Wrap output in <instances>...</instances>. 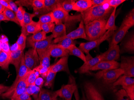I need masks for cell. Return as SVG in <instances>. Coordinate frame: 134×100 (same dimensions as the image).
<instances>
[{
    "instance_id": "58",
    "label": "cell",
    "mask_w": 134,
    "mask_h": 100,
    "mask_svg": "<svg viewBox=\"0 0 134 100\" xmlns=\"http://www.w3.org/2000/svg\"><path fill=\"white\" fill-rule=\"evenodd\" d=\"M10 51L13 52L18 51L19 50H20V49L18 44L15 43L13 45H12L10 47Z\"/></svg>"
},
{
    "instance_id": "27",
    "label": "cell",
    "mask_w": 134,
    "mask_h": 100,
    "mask_svg": "<svg viewBox=\"0 0 134 100\" xmlns=\"http://www.w3.org/2000/svg\"><path fill=\"white\" fill-rule=\"evenodd\" d=\"M69 54L70 55H73L81 59L83 62L87 61L86 57L84 55V53L80 49L76 46V45H72L68 49Z\"/></svg>"
},
{
    "instance_id": "46",
    "label": "cell",
    "mask_w": 134,
    "mask_h": 100,
    "mask_svg": "<svg viewBox=\"0 0 134 100\" xmlns=\"http://www.w3.org/2000/svg\"><path fill=\"white\" fill-rule=\"evenodd\" d=\"M125 1V0H104L102 4H107L108 6L113 8H117L118 6Z\"/></svg>"
},
{
    "instance_id": "6",
    "label": "cell",
    "mask_w": 134,
    "mask_h": 100,
    "mask_svg": "<svg viewBox=\"0 0 134 100\" xmlns=\"http://www.w3.org/2000/svg\"><path fill=\"white\" fill-rule=\"evenodd\" d=\"M53 37L52 34L47 36L46 39L37 42H26L28 47H31L36 50L39 57L44 54L46 50L52 44Z\"/></svg>"
},
{
    "instance_id": "31",
    "label": "cell",
    "mask_w": 134,
    "mask_h": 100,
    "mask_svg": "<svg viewBox=\"0 0 134 100\" xmlns=\"http://www.w3.org/2000/svg\"><path fill=\"white\" fill-rule=\"evenodd\" d=\"M37 15L35 13H30L25 12L24 15V20H23V25L22 27L21 33H23L26 36L28 35L27 33L26 27L29 23L33 21V19Z\"/></svg>"
},
{
    "instance_id": "63",
    "label": "cell",
    "mask_w": 134,
    "mask_h": 100,
    "mask_svg": "<svg viewBox=\"0 0 134 100\" xmlns=\"http://www.w3.org/2000/svg\"><path fill=\"white\" fill-rule=\"evenodd\" d=\"M58 100V97L56 98H54V99H53V100Z\"/></svg>"
},
{
    "instance_id": "3",
    "label": "cell",
    "mask_w": 134,
    "mask_h": 100,
    "mask_svg": "<svg viewBox=\"0 0 134 100\" xmlns=\"http://www.w3.org/2000/svg\"><path fill=\"white\" fill-rule=\"evenodd\" d=\"M83 92L88 100H105L100 89L90 81H86L83 85Z\"/></svg>"
},
{
    "instance_id": "8",
    "label": "cell",
    "mask_w": 134,
    "mask_h": 100,
    "mask_svg": "<svg viewBox=\"0 0 134 100\" xmlns=\"http://www.w3.org/2000/svg\"><path fill=\"white\" fill-rule=\"evenodd\" d=\"M24 60L25 65L30 70H33L40 65L39 56L36 50L29 49L24 54Z\"/></svg>"
},
{
    "instance_id": "13",
    "label": "cell",
    "mask_w": 134,
    "mask_h": 100,
    "mask_svg": "<svg viewBox=\"0 0 134 100\" xmlns=\"http://www.w3.org/2000/svg\"><path fill=\"white\" fill-rule=\"evenodd\" d=\"M68 57H62L55 63L49 67V71L57 73L64 71L69 73L70 70L68 65Z\"/></svg>"
},
{
    "instance_id": "7",
    "label": "cell",
    "mask_w": 134,
    "mask_h": 100,
    "mask_svg": "<svg viewBox=\"0 0 134 100\" xmlns=\"http://www.w3.org/2000/svg\"><path fill=\"white\" fill-rule=\"evenodd\" d=\"M54 23L55 25L64 24L68 21L77 20L76 16H70L69 13L65 10L62 7H58L52 11Z\"/></svg>"
},
{
    "instance_id": "50",
    "label": "cell",
    "mask_w": 134,
    "mask_h": 100,
    "mask_svg": "<svg viewBox=\"0 0 134 100\" xmlns=\"http://www.w3.org/2000/svg\"><path fill=\"white\" fill-rule=\"evenodd\" d=\"M1 50L2 51L8 54L10 56L11 51L10 49V46L8 41L1 43Z\"/></svg>"
},
{
    "instance_id": "4",
    "label": "cell",
    "mask_w": 134,
    "mask_h": 100,
    "mask_svg": "<svg viewBox=\"0 0 134 100\" xmlns=\"http://www.w3.org/2000/svg\"><path fill=\"white\" fill-rule=\"evenodd\" d=\"M124 74V71L121 68L109 70H102L96 74L97 79H102L107 84L115 82L120 77Z\"/></svg>"
},
{
    "instance_id": "14",
    "label": "cell",
    "mask_w": 134,
    "mask_h": 100,
    "mask_svg": "<svg viewBox=\"0 0 134 100\" xmlns=\"http://www.w3.org/2000/svg\"><path fill=\"white\" fill-rule=\"evenodd\" d=\"M104 58V53L99 55L95 57L87 60L84 62L82 65L78 68L77 72L80 74H84L89 72L90 69L96 65L101 61H103Z\"/></svg>"
},
{
    "instance_id": "39",
    "label": "cell",
    "mask_w": 134,
    "mask_h": 100,
    "mask_svg": "<svg viewBox=\"0 0 134 100\" xmlns=\"http://www.w3.org/2000/svg\"><path fill=\"white\" fill-rule=\"evenodd\" d=\"M3 13L7 19L9 20V21L13 22L17 25H20L16 18L15 13L13 10L5 8Z\"/></svg>"
},
{
    "instance_id": "59",
    "label": "cell",
    "mask_w": 134,
    "mask_h": 100,
    "mask_svg": "<svg viewBox=\"0 0 134 100\" xmlns=\"http://www.w3.org/2000/svg\"><path fill=\"white\" fill-rule=\"evenodd\" d=\"M4 21H9V20L6 17L3 13H0V22Z\"/></svg>"
},
{
    "instance_id": "45",
    "label": "cell",
    "mask_w": 134,
    "mask_h": 100,
    "mask_svg": "<svg viewBox=\"0 0 134 100\" xmlns=\"http://www.w3.org/2000/svg\"><path fill=\"white\" fill-rule=\"evenodd\" d=\"M75 2V1L74 0L64 1L62 4V7L65 10L69 13L70 11L73 10V6Z\"/></svg>"
},
{
    "instance_id": "1",
    "label": "cell",
    "mask_w": 134,
    "mask_h": 100,
    "mask_svg": "<svg viewBox=\"0 0 134 100\" xmlns=\"http://www.w3.org/2000/svg\"><path fill=\"white\" fill-rule=\"evenodd\" d=\"M113 9L106 4L91 7L78 15L79 20L85 25L95 20H108Z\"/></svg>"
},
{
    "instance_id": "37",
    "label": "cell",
    "mask_w": 134,
    "mask_h": 100,
    "mask_svg": "<svg viewBox=\"0 0 134 100\" xmlns=\"http://www.w3.org/2000/svg\"><path fill=\"white\" fill-rule=\"evenodd\" d=\"M38 22L41 25L46 23H54L52 12H50L47 14L41 15L39 17V20Z\"/></svg>"
},
{
    "instance_id": "20",
    "label": "cell",
    "mask_w": 134,
    "mask_h": 100,
    "mask_svg": "<svg viewBox=\"0 0 134 100\" xmlns=\"http://www.w3.org/2000/svg\"><path fill=\"white\" fill-rule=\"evenodd\" d=\"M24 51L19 50L11 52L10 55V64L14 65L15 68L16 74L18 73L19 66L23 56L24 55Z\"/></svg>"
},
{
    "instance_id": "2",
    "label": "cell",
    "mask_w": 134,
    "mask_h": 100,
    "mask_svg": "<svg viewBox=\"0 0 134 100\" xmlns=\"http://www.w3.org/2000/svg\"><path fill=\"white\" fill-rule=\"evenodd\" d=\"M107 20H95L85 25V33L87 40L90 41L98 39L107 32L106 25Z\"/></svg>"
},
{
    "instance_id": "21",
    "label": "cell",
    "mask_w": 134,
    "mask_h": 100,
    "mask_svg": "<svg viewBox=\"0 0 134 100\" xmlns=\"http://www.w3.org/2000/svg\"><path fill=\"white\" fill-rule=\"evenodd\" d=\"M92 7L91 0H79L75 2L73 10L82 13Z\"/></svg>"
},
{
    "instance_id": "22",
    "label": "cell",
    "mask_w": 134,
    "mask_h": 100,
    "mask_svg": "<svg viewBox=\"0 0 134 100\" xmlns=\"http://www.w3.org/2000/svg\"><path fill=\"white\" fill-rule=\"evenodd\" d=\"M31 70H32L29 69V68H28L26 65H25V60H24V54L22 58L19 69L18 73L16 74L17 75H16V78L14 81V83L15 84H17L19 80L21 79L24 77H25L27 74Z\"/></svg>"
},
{
    "instance_id": "26",
    "label": "cell",
    "mask_w": 134,
    "mask_h": 100,
    "mask_svg": "<svg viewBox=\"0 0 134 100\" xmlns=\"http://www.w3.org/2000/svg\"><path fill=\"white\" fill-rule=\"evenodd\" d=\"M116 8H114L110 16L107 21L106 25V29L107 31H114L117 29V27L115 25V19H116Z\"/></svg>"
},
{
    "instance_id": "19",
    "label": "cell",
    "mask_w": 134,
    "mask_h": 100,
    "mask_svg": "<svg viewBox=\"0 0 134 100\" xmlns=\"http://www.w3.org/2000/svg\"><path fill=\"white\" fill-rule=\"evenodd\" d=\"M27 87L25 76L19 80L9 99L11 100H15L19 95L26 92Z\"/></svg>"
},
{
    "instance_id": "23",
    "label": "cell",
    "mask_w": 134,
    "mask_h": 100,
    "mask_svg": "<svg viewBox=\"0 0 134 100\" xmlns=\"http://www.w3.org/2000/svg\"><path fill=\"white\" fill-rule=\"evenodd\" d=\"M52 33L53 38L55 39L62 38L67 34L65 25L64 24L56 25Z\"/></svg>"
},
{
    "instance_id": "36",
    "label": "cell",
    "mask_w": 134,
    "mask_h": 100,
    "mask_svg": "<svg viewBox=\"0 0 134 100\" xmlns=\"http://www.w3.org/2000/svg\"><path fill=\"white\" fill-rule=\"evenodd\" d=\"M56 74V73L49 71L48 74L45 79L44 85L48 88H52L54 85V81L55 80Z\"/></svg>"
},
{
    "instance_id": "51",
    "label": "cell",
    "mask_w": 134,
    "mask_h": 100,
    "mask_svg": "<svg viewBox=\"0 0 134 100\" xmlns=\"http://www.w3.org/2000/svg\"><path fill=\"white\" fill-rule=\"evenodd\" d=\"M33 1V0H32ZM32 1H17L15 2L16 4L19 5V6H25L28 7L32 6Z\"/></svg>"
},
{
    "instance_id": "17",
    "label": "cell",
    "mask_w": 134,
    "mask_h": 100,
    "mask_svg": "<svg viewBox=\"0 0 134 100\" xmlns=\"http://www.w3.org/2000/svg\"><path fill=\"white\" fill-rule=\"evenodd\" d=\"M120 49L119 46L114 45L109 47L107 51L104 52L103 61H116L120 57Z\"/></svg>"
},
{
    "instance_id": "57",
    "label": "cell",
    "mask_w": 134,
    "mask_h": 100,
    "mask_svg": "<svg viewBox=\"0 0 134 100\" xmlns=\"http://www.w3.org/2000/svg\"><path fill=\"white\" fill-rule=\"evenodd\" d=\"M0 3L3 5L6 9H9L13 10L11 7H10L9 4L8 3L7 0H0Z\"/></svg>"
},
{
    "instance_id": "52",
    "label": "cell",
    "mask_w": 134,
    "mask_h": 100,
    "mask_svg": "<svg viewBox=\"0 0 134 100\" xmlns=\"http://www.w3.org/2000/svg\"><path fill=\"white\" fill-rule=\"evenodd\" d=\"M15 100H32V99L30 95L27 92H25L17 97Z\"/></svg>"
},
{
    "instance_id": "56",
    "label": "cell",
    "mask_w": 134,
    "mask_h": 100,
    "mask_svg": "<svg viewBox=\"0 0 134 100\" xmlns=\"http://www.w3.org/2000/svg\"><path fill=\"white\" fill-rule=\"evenodd\" d=\"M104 1V0H91L92 7L102 5Z\"/></svg>"
},
{
    "instance_id": "33",
    "label": "cell",
    "mask_w": 134,
    "mask_h": 100,
    "mask_svg": "<svg viewBox=\"0 0 134 100\" xmlns=\"http://www.w3.org/2000/svg\"><path fill=\"white\" fill-rule=\"evenodd\" d=\"M121 25L126 26L130 28L134 25V9H133L128 14L126 15L123 21L121 24Z\"/></svg>"
},
{
    "instance_id": "15",
    "label": "cell",
    "mask_w": 134,
    "mask_h": 100,
    "mask_svg": "<svg viewBox=\"0 0 134 100\" xmlns=\"http://www.w3.org/2000/svg\"><path fill=\"white\" fill-rule=\"evenodd\" d=\"M120 63L116 61H102L92 68L90 70H109L119 68Z\"/></svg>"
},
{
    "instance_id": "38",
    "label": "cell",
    "mask_w": 134,
    "mask_h": 100,
    "mask_svg": "<svg viewBox=\"0 0 134 100\" xmlns=\"http://www.w3.org/2000/svg\"><path fill=\"white\" fill-rule=\"evenodd\" d=\"M123 50L127 52L133 53L134 52V34L129 37L123 45Z\"/></svg>"
},
{
    "instance_id": "28",
    "label": "cell",
    "mask_w": 134,
    "mask_h": 100,
    "mask_svg": "<svg viewBox=\"0 0 134 100\" xmlns=\"http://www.w3.org/2000/svg\"><path fill=\"white\" fill-rule=\"evenodd\" d=\"M9 65V55L2 51H0V67L3 70H8Z\"/></svg>"
},
{
    "instance_id": "43",
    "label": "cell",
    "mask_w": 134,
    "mask_h": 100,
    "mask_svg": "<svg viewBox=\"0 0 134 100\" xmlns=\"http://www.w3.org/2000/svg\"><path fill=\"white\" fill-rule=\"evenodd\" d=\"M26 41L27 36L23 33H21L16 43L18 44L20 50L24 51V49L26 47Z\"/></svg>"
},
{
    "instance_id": "35",
    "label": "cell",
    "mask_w": 134,
    "mask_h": 100,
    "mask_svg": "<svg viewBox=\"0 0 134 100\" xmlns=\"http://www.w3.org/2000/svg\"><path fill=\"white\" fill-rule=\"evenodd\" d=\"M41 89L35 85L27 87L26 92L30 96H32L35 100H38L39 94Z\"/></svg>"
},
{
    "instance_id": "44",
    "label": "cell",
    "mask_w": 134,
    "mask_h": 100,
    "mask_svg": "<svg viewBox=\"0 0 134 100\" xmlns=\"http://www.w3.org/2000/svg\"><path fill=\"white\" fill-rule=\"evenodd\" d=\"M45 0H33L32 7L34 13L40 10L44 7Z\"/></svg>"
},
{
    "instance_id": "48",
    "label": "cell",
    "mask_w": 134,
    "mask_h": 100,
    "mask_svg": "<svg viewBox=\"0 0 134 100\" xmlns=\"http://www.w3.org/2000/svg\"><path fill=\"white\" fill-rule=\"evenodd\" d=\"M122 87L131 100H134V84L127 86H123Z\"/></svg>"
},
{
    "instance_id": "24",
    "label": "cell",
    "mask_w": 134,
    "mask_h": 100,
    "mask_svg": "<svg viewBox=\"0 0 134 100\" xmlns=\"http://www.w3.org/2000/svg\"><path fill=\"white\" fill-rule=\"evenodd\" d=\"M58 97L55 91L41 88L39 94L38 100H52Z\"/></svg>"
},
{
    "instance_id": "55",
    "label": "cell",
    "mask_w": 134,
    "mask_h": 100,
    "mask_svg": "<svg viewBox=\"0 0 134 100\" xmlns=\"http://www.w3.org/2000/svg\"><path fill=\"white\" fill-rule=\"evenodd\" d=\"M7 1L8 3L10 5L13 10L15 12V13H16L18 8V7H17V5L15 3H14L12 1H8V0H7Z\"/></svg>"
},
{
    "instance_id": "62",
    "label": "cell",
    "mask_w": 134,
    "mask_h": 100,
    "mask_svg": "<svg viewBox=\"0 0 134 100\" xmlns=\"http://www.w3.org/2000/svg\"><path fill=\"white\" fill-rule=\"evenodd\" d=\"M88 100L86 98V96H85V94H84L83 91H82V97L81 98V100Z\"/></svg>"
},
{
    "instance_id": "49",
    "label": "cell",
    "mask_w": 134,
    "mask_h": 100,
    "mask_svg": "<svg viewBox=\"0 0 134 100\" xmlns=\"http://www.w3.org/2000/svg\"><path fill=\"white\" fill-rule=\"evenodd\" d=\"M115 95L117 100H131L125 91L123 89L118 91Z\"/></svg>"
},
{
    "instance_id": "32",
    "label": "cell",
    "mask_w": 134,
    "mask_h": 100,
    "mask_svg": "<svg viewBox=\"0 0 134 100\" xmlns=\"http://www.w3.org/2000/svg\"><path fill=\"white\" fill-rule=\"evenodd\" d=\"M47 34L43 31L33 34L27 38V42H37L41 41L46 39Z\"/></svg>"
},
{
    "instance_id": "12",
    "label": "cell",
    "mask_w": 134,
    "mask_h": 100,
    "mask_svg": "<svg viewBox=\"0 0 134 100\" xmlns=\"http://www.w3.org/2000/svg\"><path fill=\"white\" fill-rule=\"evenodd\" d=\"M63 1H64L61 0H45L43 8L34 13L37 15L52 12L57 8L62 7Z\"/></svg>"
},
{
    "instance_id": "34",
    "label": "cell",
    "mask_w": 134,
    "mask_h": 100,
    "mask_svg": "<svg viewBox=\"0 0 134 100\" xmlns=\"http://www.w3.org/2000/svg\"><path fill=\"white\" fill-rule=\"evenodd\" d=\"M50 56L49 50L47 49L44 54L39 57L40 64L43 67H49L50 65Z\"/></svg>"
},
{
    "instance_id": "16",
    "label": "cell",
    "mask_w": 134,
    "mask_h": 100,
    "mask_svg": "<svg viewBox=\"0 0 134 100\" xmlns=\"http://www.w3.org/2000/svg\"><path fill=\"white\" fill-rule=\"evenodd\" d=\"M50 56L53 57H68L69 55L68 50L65 49L59 45L58 44H53L48 47Z\"/></svg>"
},
{
    "instance_id": "18",
    "label": "cell",
    "mask_w": 134,
    "mask_h": 100,
    "mask_svg": "<svg viewBox=\"0 0 134 100\" xmlns=\"http://www.w3.org/2000/svg\"><path fill=\"white\" fill-rule=\"evenodd\" d=\"M130 28H131L129 27L122 26L121 25L118 30L113 35L111 42L109 45V47L114 45H118V44L123 39V38Z\"/></svg>"
},
{
    "instance_id": "5",
    "label": "cell",
    "mask_w": 134,
    "mask_h": 100,
    "mask_svg": "<svg viewBox=\"0 0 134 100\" xmlns=\"http://www.w3.org/2000/svg\"><path fill=\"white\" fill-rule=\"evenodd\" d=\"M114 31H107L104 35L98 39L86 43H81L79 45V48L83 52L88 55L92 50L96 48L100 45L102 43L108 39L114 34Z\"/></svg>"
},
{
    "instance_id": "41",
    "label": "cell",
    "mask_w": 134,
    "mask_h": 100,
    "mask_svg": "<svg viewBox=\"0 0 134 100\" xmlns=\"http://www.w3.org/2000/svg\"><path fill=\"white\" fill-rule=\"evenodd\" d=\"M25 12V9L22 7L19 6L15 13L17 20L19 22V25L21 27L23 26L24 15Z\"/></svg>"
},
{
    "instance_id": "30",
    "label": "cell",
    "mask_w": 134,
    "mask_h": 100,
    "mask_svg": "<svg viewBox=\"0 0 134 100\" xmlns=\"http://www.w3.org/2000/svg\"><path fill=\"white\" fill-rule=\"evenodd\" d=\"M26 30L28 34H34L41 31V25L38 22L33 21L26 27Z\"/></svg>"
},
{
    "instance_id": "40",
    "label": "cell",
    "mask_w": 134,
    "mask_h": 100,
    "mask_svg": "<svg viewBox=\"0 0 134 100\" xmlns=\"http://www.w3.org/2000/svg\"><path fill=\"white\" fill-rule=\"evenodd\" d=\"M76 41L69 38H65L58 43L59 45L62 48L68 50L72 45H76Z\"/></svg>"
},
{
    "instance_id": "29",
    "label": "cell",
    "mask_w": 134,
    "mask_h": 100,
    "mask_svg": "<svg viewBox=\"0 0 134 100\" xmlns=\"http://www.w3.org/2000/svg\"><path fill=\"white\" fill-rule=\"evenodd\" d=\"M40 74L37 71L34 69L30 70L25 75V80L27 86L35 85V82L37 78L40 77Z\"/></svg>"
},
{
    "instance_id": "42",
    "label": "cell",
    "mask_w": 134,
    "mask_h": 100,
    "mask_svg": "<svg viewBox=\"0 0 134 100\" xmlns=\"http://www.w3.org/2000/svg\"><path fill=\"white\" fill-rule=\"evenodd\" d=\"M49 69V67H43L40 64L34 69V70L37 71L39 73L40 75L41 76V77L44 79V80L48 74Z\"/></svg>"
},
{
    "instance_id": "53",
    "label": "cell",
    "mask_w": 134,
    "mask_h": 100,
    "mask_svg": "<svg viewBox=\"0 0 134 100\" xmlns=\"http://www.w3.org/2000/svg\"><path fill=\"white\" fill-rule=\"evenodd\" d=\"M45 80L41 77H39L37 78L35 80V85L39 87L40 88H42V86L44 85Z\"/></svg>"
},
{
    "instance_id": "10",
    "label": "cell",
    "mask_w": 134,
    "mask_h": 100,
    "mask_svg": "<svg viewBox=\"0 0 134 100\" xmlns=\"http://www.w3.org/2000/svg\"><path fill=\"white\" fill-rule=\"evenodd\" d=\"M119 68L124 71L123 75L133 78L134 77V57H122Z\"/></svg>"
},
{
    "instance_id": "11",
    "label": "cell",
    "mask_w": 134,
    "mask_h": 100,
    "mask_svg": "<svg viewBox=\"0 0 134 100\" xmlns=\"http://www.w3.org/2000/svg\"><path fill=\"white\" fill-rule=\"evenodd\" d=\"M77 89L76 83L63 85L60 89L55 91L58 97H60L65 100H71L72 96Z\"/></svg>"
},
{
    "instance_id": "61",
    "label": "cell",
    "mask_w": 134,
    "mask_h": 100,
    "mask_svg": "<svg viewBox=\"0 0 134 100\" xmlns=\"http://www.w3.org/2000/svg\"><path fill=\"white\" fill-rule=\"evenodd\" d=\"M5 7L3 5L0 3V13H3L5 10Z\"/></svg>"
},
{
    "instance_id": "47",
    "label": "cell",
    "mask_w": 134,
    "mask_h": 100,
    "mask_svg": "<svg viewBox=\"0 0 134 100\" xmlns=\"http://www.w3.org/2000/svg\"><path fill=\"white\" fill-rule=\"evenodd\" d=\"M55 25L54 23H46L41 25V30L46 33H49L52 32L55 27Z\"/></svg>"
},
{
    "instance_id": "54",
    "label": "cell",
    "mask_w": 134,
    "mask_h": 100,
    "mask_svg": "<svg viewBox=\"0 0 134 100\" xmlns=\"http://www.w3.org/2000/svg\"><path fill=\"white\" fill-rule=\"evenodd\" d=\"M10 86L4 85L3 84H0V95H2L3 93L9 90Z\"/></svg>"
},
{
    "instance_id": "25",
    "label": "cell",
    "mask_w": 134,
    "mask_h": 100,
    "mask_svg": "<svg viewBox=\"0 0 134 100\" xmlns=\"http://www.w3.org/2000/svg\"><path fill=\"white\" fill-rule=\"evenodd\" d=\"M133 84H134V78L123 75L120 77L114 83L113 85L114 86H127Z\"/></svg>"
},
{
    "instance_id": "60",
    "label": "cell",
    "mask_w": 134,
    "mask_h": 100,
    "mask_svg": "<svg viewBox=\"0 0 134 100\" xmlns=\"http://www.w3.org/2000/svg\"><path fill=\"white\" fill-rule=\"evenodd\" d=\"M74 95H75V98L76 100H80V96H79V93H78V89H77L75 91L74 93Z\"/></svg>"
},
{
    "instance_id": "9",
    "label": "cell",
    "mask_w": 134,
    "mask_h": 100,
    "mask_svg": "<svg viewBox=\"0 0 134 100\" xmlns=\"http://www.w3.org/2000/svg\"><path fill=\"white\" fill-rule=\"evenodd\" d=\"M65 38H69L74 40L78 39H83L87 40V37L85 33L84 28V23L82 20L80 21L79 27L77 29L66 34L62 38L59 39H55L53 41V44L58 43L59 42Z\"/></svg>"
}]
</instances>
